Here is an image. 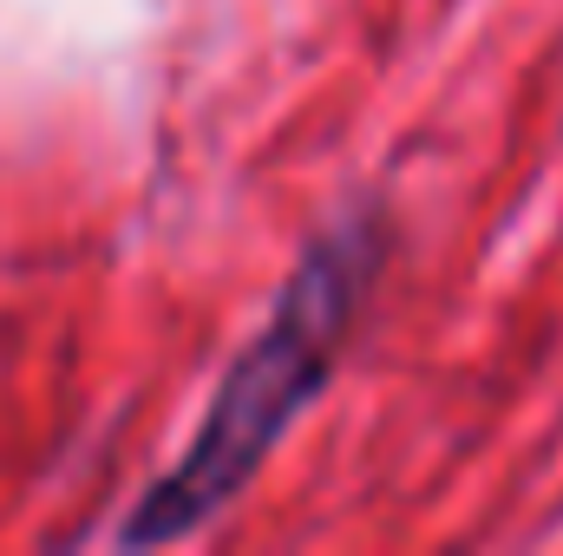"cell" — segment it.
<instances>
[{"label": "cell", "instance_id": "cell-1", "mask_svg": "<svg viewBox=\"0 0 563 556\" xmlns=\"http://www.w3.org/2000/svg\"><path fill=\"white\" fill-rule=\"evenodd\" d=\"M387 236L394 223L380 197H354L334 223L308 236V249L295 256L288 281L276 288V308L243 341V354L223 367L197 432L144 485L132 518L119 524L125 551H164V544L197 537L210 518H223L256 485V471L282 452V438L301 425V413L328 393L347 354V334L367 308V288L394 249Z\"/></svg>", "mask_w": 563, "mask_h": 556}]
</instances>
